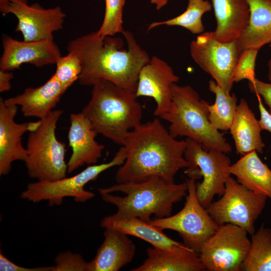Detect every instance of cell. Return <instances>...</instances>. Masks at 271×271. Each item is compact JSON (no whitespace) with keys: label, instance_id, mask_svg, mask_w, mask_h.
Masks as SVG:
<instances>
[{"label":"cell","instance_id":"obj_1","mask_svg":"<svg viewBox=\"0 0 271 271\" xmlns=\"http://www.w3.org/2000/svg\"><path fill=\"white\" fill-rule=\"evenodd\" d=\"M122 34L127 43L126 49L123 48L121 38L102 37L97 32L68 43V52L75 54L81 62V71L78 79L80 84L93 86L100 80H106L135 93L139 73L150 58L132 33L123 30Z\"/></svg>","mask_w":271,"mask_h":271},{"label":"cell","instance_id":"obj_2","mask_svg":"<svg viewBox=\"0 0 271 271\" xmlns=\"http://www.w3.org/2000/svg\"><path fill=\"white\" fill-rule=\"evenodd\" d=\"M123 146L126 158L115 174L117 183L140 181L153 176L174 182L178 172L188 167L184 158L186 140H176L158 118L130 130Z\"/></svg>","mask_w":271,"mask_h":271},{"label":"cell","instance_id":"obj_3","mask_svg":"<svg viewBox=\"0 0 271 271\" xmlns=\"http://www.w3.org/2000/svg\"><path fill=\"white\" fill-rule=\"evenodd\" d=\"M98 192L103 201L117 209L115 213L104 217L101 222L131 217L148 222L152 215L156 218L170 216L174 204L187 195L188 185L186 181L175 184L153 176L99 188Z\"/></svg>","mask_w":271,"mask_h":271},{"label":"cell","instance_id":"obj_4","mask_svg":"<svg viewBox=\"0 0 271 271\" xmlns=\"http://www.w3.org/2000/svg\"><path fill=\"white\" fill-rule=\"evenodd\" d=\"M92 86L81 112L97 134L122 146L129 131L142 123V105L134 93L109 81L100 80Z\"/></svg>","mask_w":271,"mask_h":271},{"label":"cell","instance_id":"obj_5","mask_svg":"<svg viewBox=\"0 0 271 271\" xmlns=\"http://www.w3.org/2000/svg\"><path fill=\"white\" fill-rule=\"evenodd\" d=\"M173 98L169 110L160 117L170 123L169 131L176 138L186 137L202 145L205 150L225 153L232 148L224 134L209 121L208 103L201 99L191 86H172Z\"/></svg>","mask_w":271,"mask_h":271},{"label":"cell","instance_id":"obj_6","mask_svg":"<svg viewBox=\"0 0 271 271\" xmlns=\"http://www.w3.org/2000/svg\"><path fill=\"white\" fill-rule=\"evenodd\" d=\"M63 112L53 110L40 119L41 124L36 130L29 132L25 163L29 176L38 181H53L66 177L65 144L56 135L57 124Z\"/></svg>","mask_w":271,"mask_h":271},{"label":"cell","instance_id":"obj_7","mask_svg":"<svg viewBox=\"0 0 271 271\" xmlns=\"http://www.w3.org/2000/svg\"><path fill=\"white\" fill-rule=\"evenodd\" d=\"M184 158L188 162L185 173L189 178H203L196 183V195L201 205L206 208L216 195L224 193L225 184L231 176L228 168L230 159L225 153L216 150H205L198 142L186 138Z\"/></svg>","mask_w":271,"mask_h":271},{"label":"cell","instance_id":"obj_8","mask_svg":"<svg viewBox=\"0 0 271 271\" xmlns=\"http://www.w3.org/2000/svg\"><path fill=\"white\" fill-rule=\"evenodd\" d=\"M126 158V151L122 146L109 162L88 166L77 174L53 181H37L29 183L20 197L34 203L48 201L50 206L60 205L65 197H73L78 202H84L95 194L85 190L84 186L95 180L104 171L116 166H121Z\"/></svg>","mask_w":271,"mask_h":271},{"label":"cell","instance_id":"obj_9","mask_svg":"<svg viewBox=\"0 0 271 271\" xmlns=\"http://www.w3.org/2000/svg\"><path fill=\"white\" fill-rule=\"evenodd\" d=\"M267 198L248 190L230 176L226 182L223 194L206 209L218 226L232 224L245 229L251 235L255 231V223Z\"/></svg>","mask_w":271,"mask_h":271},{"label":"cell","instance_id":"obj_10","mask_svg":"<svg viewBox=\"0 0 271 271\" xmlns=\"http://www.w3.org/2000/svg\"><path fill=\"white\" fill-rule=\"evenodd\" d=\"M195 180L186 182L188 192L183 208L177 213L148 221L162 229L177 231L188 247L199 253L203 243L215 232L218 225L202 206L196 195Z\"/></svg>","mask_w":271,"mask_h":271},{"label":"cell","instance_id":"obj_11","mask_svg":"<svg viewBox=\"0 0 271 271\" xmlns=\"http://www.w3.org/2000/svg\"><path fill=\"white\" fill-rule=\"evenodd\" d=\"M242 49L238 39L220 42L214 31L199 34L190 44L194 61L227 93L233 84V71Z\"/></svg>","mask_w":271,"mask_h":271},{"label":"cell","instance_id":"obj_12","mask_svg":"<svg viewBox=\"0 0 271 271\" xmlns=\"http://www.w3.org/2000/svg\"><path fill=\"white\" fill-rule=\"evenodd\" d=\"M248 234L246 230L232 224L219 226L199 253L206 270H241L250 246Z\"/></svg>","mask_w":271,"mask_h":271},{"label":"cell","instance_id":"obj_13","mask_svg":"<svg viewBox=\"0 0 271 271\" xmlns=\"http://www.w3.org/2000/svg\"><path fill=\"white\" fill-rule=\"evenodd\" d=\"M1 13L15 16V31L22 33L25 41L54 40L53 33L62 29L66 17L59 6L45 9L38 3L29 5L27 0H12Z\"/></svg>","mask_w":271,"mask_h":271},{"label":"cell","instance_id":"obj_14","mask_svg":"<svg viewBox=\"0 0 271 271\" xmlns=\"http://www.w3.org/2000/svg\"><path fill=\"white\" fill-rule=\"evenodd\" d=\"M179 80L171 66L154 56L139 73L135 95L137 97L153 98L157 104L154 114L160 117L169 110L173 98L172 86Z\"/></svg>","mask_w":271,"mask_h":271},{"label":"cell","instance_id":"obj_15","mask_svg":"<svg viewBox=\"0 0 271 271\" xmlns=\"http://www.w3.org/2000/svg\"><path fill=\"white\" fill-rule=\"evenodd\" d=\"M3 52L0 60L1 70L12 71L28 63L37 67L56 63L61 56L54 40L20 41L4 34Z\"/></svg>","mask_w":271,"mask_h":271},{"label":"cell","instance_id":"obj_16","mask_svg":"<svg viewBox=\"0 0 271 271\" xmlns=\"http://www.w3.org/2000/svg\"><path fill=\"white\" fill-rule=\"evenodd\" d=\"M17 105H8L0 98V175L11 171L13 162H25L27 156L26 148L22 144V137L27 131L36 130L41 124L37 121L17 123L15 117Z\"/></svg>","mask_w":271,"mask_h":271},{"label":"cell","instance_id":"obj_17","mask_svg":"<svg viewBox=\"0 0 271 271\" xmlns=\"http://www.w3.org/2000/svg\"><path fill=\"white\" fill-rule=\"evenodd\" d=\"M70 123L68 138L72 153L67 163L68 173L85 164H95L104 149L103 145L96 141L97 133L82 112L71 113Z\"/></svg>","mask_w":271,"mask_h":271},{"label":"cell","instance_id":"obj_18","mask_svg":"<svg viewBox=\"0 0 271 271\" xmlns=\"http://www.w3.org/2000/svg\"><path fill=\"white\" fill-rule=\"evenodd\" d=\"M68 88L54 74L43 85L27 88L22 93L4 99V102L8 105L20 106L24 116L40 119L53 110Z\"/></svg>","mask_w":271,"mask_h":271},{"label":"cell","instance_id":"obj_19","mask_svg":"<svg viewBox=\"0 0 271 271\" xmlns=\"http://www.w3.org/2000/svg\"><path fill=\"white\" fill-rule=\"evenodd\" d=\"M104 229V240L87 271H117L134 257L136 246L128 235L112 227Z\"/></svg>","mask_w":271,"mask_h":271},{"label":"cell","instance_id":"obj_20","mask_svg":"<svg viewBox=\"0 0 271 271\" xmlns=\"http://www.w3.org/2000/svg\"><path fill=\"white\" fill-rule=\"evenodd\" d=\"M148 257L132 271H203L206 270L199 253L184 244L168 249L149 247Z\"/></svg>","mask_w":271,"mask_h":271},{"label":"cell","instance_id":"obj_21","mask_svg":"<svg viewBox=\"0 0 271 271\" xmlns=\"http://www.w3.org/2000/svg\"><path fill=\"white\" fill-rule=\"evenodd\" d=\"M216 21V38L222 42L238 39L247 26L250 15L246 0H211Z\"/></svg>","mask_w":271,"mask_h":271},{"label":"cell","instance_id":"obj_22","mask_svg":"<svg viewBox=\"0 0 271 271\" xmlns=\"http://www.w3.org/2000/svg\"><path fill=\"white\" fill-rule=\"evenodd\" d=\"M229 130L237 154L244 155L253 151L262 153L265 145L260 134L262 129L244 99H241L237 105Z\"/></svg>","mask_w":271,"mask_h":271},{"label":"cell","instance_id":"obj_23","mask_svg":"<svg viewBox=\"0 0 271 271\" xmlns=\"http://www.w3.org/2000/svg\"><path fill=\"white\" fill-rule=\"evenodd\" d=\"M228 171L245 188L271 200V170L262 162L255 151L243 155L230 165Z\"/></svg>","mask_w":271,"mask_h":271},{"label":"cell","instance_id":"obj_24","mask_svg":"<svg viewBox=\"0 0 271 271\" xmlns=\"http://www.w3.org/2000/svg\"><path fill=\"white\" fill-rule=\"evenodd\" d=\"M246 1L249 7V19L238 40L242 50H259L271 42V0Z\"/></svg>","mask_w":271,"mask_h":271},{"label":"cell","instance_id":"obj_25","mask_svg":"<svg viewBox=\"0 0 271 271\" xmlns=\"http://www.w3.org/2000/svg\"><path fill=\"white\" fill-rule=\"evenodd\" d=\"M100 226L104 228L112 227L128 235L141 238L154 247L168 249L174 245L184 244L170 238L164 233L162 228L138 217L101 222Z\"/></svg>","mask_w":271,"mask_h":271},{"label":"cell","instance_id":"obj_26","mask_svg":"<svg viewBox=\"0 0 271 271\" xmlns=\"http://www.w3.org/2000/svg\"><path fill=\"white\" fill-rule=\"evenodd\" d=\"M208 87L215 95L214 103L207 104L209 121L218 130H229L237 106L236 96L227 93L214 80L209 81Z\"/></svg>","mask_w":271,"mask_h":271},{"label":"cell","instance_id":"obj_27","mask_svg":"<svg viewBox=\"0 0 271 271\" xmlns=\"http://www.w3.org/2000/svg\"><path fill=\"white\" fill-rule=\"evenodd\" d=\"M243 271H271V228L261 224L251 235L250 246Z\"/></svg>","mask_w":271,"mask_h":271},{"label":"cell","instance_id":"obj_28","mask_svg":"<svg viewBox=\"0 0 271 271\" xmlns=\"http://www.w3.org/2000/svg\"><path fill=\"white\" fill-rule=\"evenodd\" d=\"M211 4L207 0H188L186 11L181 15L162 22L151 23L147 31L159 26H180L184 28L193 34L204 32V27L202 21V16L212 10Z\"/></svg>","mask_w":271,"mask_h":271},{"label":"cell","instance_id":"obj_29","mask_svg":"<svg viewBox=\"0 0 271 271\" xmlns=\"http://www.w3.org/2000/svg\"><path fill=\"white\" fill-rule=\"evenodd\" d=\"M105 13L102 24L97 32L101 37L122 33L123 9L125 0H104Z\"/></svg>","mask_w":271,"mask_h":271},{"label":"cell","instance_id":"obj_30","mask_svg":"<svg viewBox=\"0 0 271 271\" xmlns=\"http://www.w3.org/2000/svg\"><path fill=\"white\" fill-rule=\"evenodd\" d=\"M54 73L59 80L69 88L78 80L81 71V64L78 57L72 52L61 56L57 60Z\"/></svg>","mask_w":271,"mask_h":271},{"label":"cell","instance_id":"obj_31","mask_svg":"<svg viewBox=\"0 0 271 271\" xmlns=\"http://www.w3.org/2000/svg\"><path fill=\"white\" fill-rule=\"evenodd\" d=\"M258 50L252 48L242 50L233 71V82L244 79L250 81L255 78L254 68Z\"/></svg>","mask_w":271,"mask_h":271},{"label":"cell","instance_id":"obj_32","mask_svg":"<svg viewBox=\"0 0 271 271\" xmlns=\"http://www.w3.org/2000/svg\"><path fill=\"white\" fill-rule=\"evenodd\" d=\"M88 263L81 254L66 251L55 257L53 271H87Z\"/></svg>","mask_w":271,"mask_h":271},{"label":"cell","instance_id":"obj_33","mask_svg":"<svg viewBox=\"0 0 271 271\" xmlns=\"http://www.w3.org/2000/svg\"><path fill=\"white\" fill-rule=\"evenodd\" d=\"M248 82L250 90L263 97L265 103L269 107V112L271 114V83H265L256 78Z\"/></svg>","mask_w":271,"mask_h":271},{"label":"cell","instance_id":"obj_34","mask_svg":"<svg viewBox=\"0 0 271 271\" xmlns=\"http://www.w3.org/2000/svg\"><path fill=\"white\" fill-rule=\"evenodd\" d=\"M54 265L37 267H25L10 260L2 252L0 253L1 271H53Z\"/></svg>","mask_w":271,"mask_h":271},{"label":"cell","instance_id":"obj_35","mask_svg":"<svg viewBox=\"0 0 271 271\" xmlns=\"http://www.w3.org/2000/svg\"><path fill=\"white\" fill-rule=\"evenodd\" d=\"M258 101V108L260 114L258 120L262 130H268L271 133V114L264 107L259 95H257Z\"/></svg>","mask_w":271,"mask_h":271},{"label":"cell","instance_id":"obj_36","mask_svg":"<svg viewBox=\"0 0 271 271\" xmlns=\"http://www.w3.org/2000/svg\"><path fill=\"white\" fill-rule=\"evenodd\" d=\"M14 77L13 73L9 71L0 70V92L10 90L12 88L11 81Z\"/></svg>","mask_w":271,"mask_h":271},{"label":"cell","instance_id":"obj_37","mask_svg":"<svg viewBox=\"0 0 271 271\" xmlns=\"http://www.w3.org/2000/svg\"><path fill=\"white\" fill-rule=\"evenodd\" d=\"M169 0H150L151 3L156 6L158 10H160L167 5Z\"/></svg>","mask_w":271,"mask_h":271},{"label":"cell","instance_id":"obj_38","mask_svg":"<svg viewBox=\"0 0 271 271\" xmlns=\"http://www.w3.org/2000/svg\"><path fill=\"white\" fill-rule=\"evenodd\" d=\"M12 0H0V11H3Z\"/></svg>","mask_w":271,"mask_h":271},{"label":"cell","instance_id":"obj_39","mask_svg":"<svg viewBox=\"0 0 271 271\" xmlns=\"http://www.w3.org/2000/svg\"><path fill=\"white\" fill-rule=\"evenodd\" d=\"M268 78L271 82V58L269 59L268 63Z\"/></svg>","mask_w":271,"mask_h":271},{"label":"cell","instance_id":"obj_40","mask_svg":"<svg viewBox=\"0 0 271 271\" xmlns=\"http://www.w3.org/2000/svg\"><path fill=\"white\" fill-rule=\"evenodd\" d=\"M270 47H271V42H270Z\"/></svg>","mask_w":271,"mask_h":271}]
</instances>
